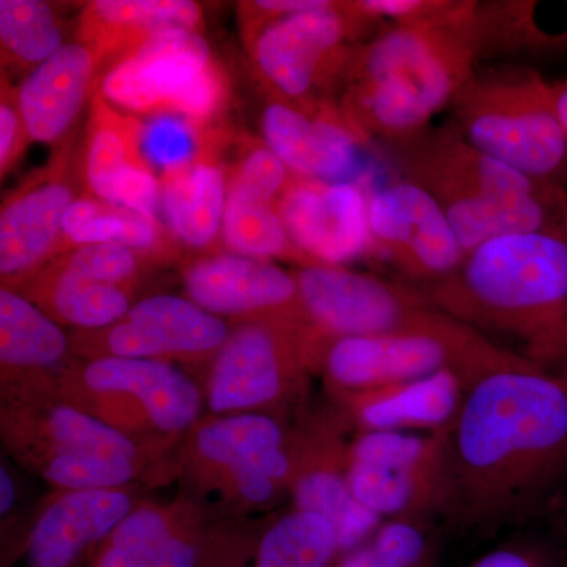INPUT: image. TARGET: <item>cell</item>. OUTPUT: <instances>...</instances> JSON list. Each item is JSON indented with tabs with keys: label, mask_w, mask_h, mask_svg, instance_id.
I'll use <instances>...</instances> for the list:
<instances>
[{
	"label": "cell",
	"mask_w": 567,
	"mask_h": 567,
	"mask_svg": "<svg viewBox=\"0 0 567 567\" xmlns=\"http://www.w3.org/2000/svg\"><path fill=\"white\" fill-rule=\"evenodd\" d=\"M0 43L3 66L20 70H35L65 47L58 17L40 0H0Z\"/></svg>",
	"instance_id": "obj_34"
},
{
	"label": "cell",
	"mask_w": 567,
	"mask_h": 567,
	"mask_svg": "<svg viewBox=\"0 0 567 567\" xmlns=\"http://www.w3.org/2000/svg\"><path fill=\"white\" fill-rule=\"evenodd\" d=\"M99 52L87 44H65L41 63L18 87V103L32 141L62 140L93 92Z\"/></svg>",
	"instance_id": "obj_27"
},
{
	"label": "cell",
	"mask_w": 567,
	"mask_h": 567,
	"mask_svg": "<svg viewBox=\"0 0 567 567\" xmlns=\"http://www.w3.org/2000/svg\"><path fill=\"white\" fill-rule=\"evenodd\" d=\"M453 125L492 158L567 188V136L554 84L528 69L475 70L454 96Z\"/></svg>",
	"instance_id": "obj_6"
},
{
	"label": "cell",
	"mask_w": 567,
	"mask_h": 567,
	"mask_svg": "<svg viewBox=\"0 0 567 567\" xmlns=\"http://www.w3.org/2000/svg\"><path fill=\"white\" fill-rule=\"evenodd\" d=\"M453 511L484 529L516 524L567 468V388L535 365L492 372L450 434Z\"/></svg>",
	"instance_id": "obj_1"
},
{
	"label": "cell",
	"mask_w": 567,
	"mask_h": 567,
	"mask_svg": "<svg viewBox=\"0 0 567 567\" xmlns=\"http://www.w3.org/2000/svg\"><path fill=\"white\" fill-rule=\"evenodd\" d=\"M315 354L306 324L295 320L237 322L207 369L204 401L210 416L284 417L303 402Z\"/></svg>",
	"instance_id": "obj_9"
},
{
	"label": "cell",
	"mask_w": 567,
	"mask_h": 567,
	"mask_svg": "<svg viewBox=\"0 0 567 567\" xmlns=\"http://www.w3.org/2000/svg\"><path fill=\"white\" fill-rule=\"evenodd\" d=\"M144 123L122 114L102 95L93 93L82 148V182L91 196L111 203L115 186L126 175L151 166L142 151Z\"/></svg>",
	"instance_id": "obj_31"
},
{
	"label": "cell",
	"mask_w": 567,
	"mask_h": 567,
	"mask_svg": "<svg viewBox=\"0 0 567 567\" xmlns=\"http://www.w3.org/2000/svg\"><path fill=\"white\" fill-rule=\"evenodd\" d=\"M73 360L71 334L17 290L0 289L2 401L55 393Z\"/></svg>",
	"instance_id": "obj_22"
},
{
	"label": "cell",
	"mask_w": 567,
	"mask_h": 567,
	"mask_svg": "<svg viewBox=\"0 0 567 567\" xmlns=\"http://www.w3.org/2000/svg\"><path fill=\"white\" fill-rule=\"evenodd\" d=\"M293 275L317 369L338 339L413 330L442 315L417 287L379 276L330 265H305Z\"/></svg>",
	"instance_id": "obj_13"
},
{
	"label": "cell",
	"mask_w": 567,
	"mask_h": 567,
	"mask_svg": "<svg viewBox=\"0 0 567 567\" xmlns=\"http://www.w3.org/2000/svg\"><path fill=\"white\" fill-rule=\"evenodd\" d=\"M227 186L248 189L278 204L293 174L265 142H254L227 167Z\"/></svg>",
	"instance_id": "obj_38"
},
{
	"label": "cell",
	"mask_w": 567,
	"mask_h": 567,
	"mask_svg": "<svg viewBox=\"0 0 567 567\" xmlns=\"http://www.w3.org/2000/svg\"><path fill=\"white\" fill-rule=\"evenodd\" d=\"M99 91L122 110L205 130L226 106L229 81L200 32L169 29L111 63Z\"/></svg>",
	"instance_id": "obj_10"
},
{
	"label": "cell",
	"mask_w": 567,
	"mask_h": 567,
	"mask_svg": "<svg viewBox=\"0 0 567 567\" xmlns=\"http://www.w3.org/2000/svg\"><path fill=\"white\" fill-rule=\"evenodd\" d=\"M342 557L333 525L319 514L292 507L260 536L254 567H339Z\"/></svg>",
	"instance_id": "obj_32"
},
{
	"label": "cell",
	"mask_w": 567,
	"mask_h": 567,
	"mask_svg": "<svg viewBox=\"0 0 567 567\" xmlns=\"http://www.w3.org/2000/svg\"><path fill=\"white\" fill-rule=\"evenodd\" d=\"M522 364L528 363L442 312L434 322L413 330L338 339L324 349L317 372L334 398L447 369L457 372L470 390L492 372Z\"/></svg>",
	"instance_id": "obj_8"
},
{
	"label": "cell",
	"mask_w": 567,
	"mask_h": 567,
	"mask_svg": "<svg viewBox=\"0 0 567 567\" xmlns=\"http://www.w3.org/2000/svg\"><path fill=\"white\" fill-rule=\"evenodd\" d=\"M476 3L453 20L393 24L357 48L341 114L361 140L404 144L427 132L475 73Z\"/></svg>",
	"instance_id": "obj_3"
},
{
	"label": "cell",
	"mask_w": 567,
	"mask_h": 567,
	"mask_svg": "<svg viewBox=\"0 0 567 567\" xmlns=\"http://www.w3.org/2000/svg\"><path fill=\"white\" fill-rule=\"evenodd\" d=\"M435 544L424 524L385 520L363 546L346 554L339 567H434Z\"/></svg>",
	"instance_id": "obj_35"
},
{
	"label": "cell",
	"mask_w": 567,
	"mask_h": 567,
	"mask_svg": "<svg viewBox=\"0 0 567 567\" xmlns=\"http://www.w3.org/2000/svg\"><path fill=\"white\" fill-rule=\"evenodd\" d=\"M218 147V136L205 133L199 155L159 174L162 210L169 233L178 244L197 251H212L223 238L227 169Z\"/></svg>",
	"instance_id": "obj_26"
},
{
	"label": "cell",
	"mask_w": 567,
	"mask_h": 567,
	"mask_svg": "<svg viewBox=\"0 0 567 567\" xmlns=\"http://www.w3.org/2000/svg\"><path fill=\"white\" fill-rule=\"evenodd\" d=\"M559 380H561V382L565 383V386L567 388V369H566L565 375H563V379H559Z\"/></svg>",
	"instance_id": "obj_44"
},
{
	"label": "cell",
	"mask_w": 567,
	"mask_h": 567,
	"mask_svg": "<svg viewBox=\"0 0 567 567\" xmlns=\"http://www.w3.org/2000/svg\"><path fill=\"white\" fill-rule=\"evenodd\" d=\"M233 328L177 295L142 298L118 322L91 331H73L74 358H136L185 368H207Z\"/></svg>",
	"instance_id": "obj_14"
},
{
	"label": "cell",
	"mask_w": 567,
	"mask_h": 567,
	"mask_svg": "<svg viewBox=\"0 0 567 567\" xmlns=\"http://www.w3.org/2000/svg\"><path fill=\"white\" fill-rule=\"evenodd\" d=\"M189 300L219 317L237 322L259 319L305 323L293 271L271 260L240 254H210L183 268Z\"/></svg>",
	"instance_id": "obj_19"
},
{
	"label": "cell",
	"mask_w": 567,
	"mask_h": 567,
	"mask_svg": "<svg viewBox=\"0 0 567 567\" xmlns=\"http://www.w3.org/2000/svg\"><path fill=\"white\" fill-rule=\"evenodd\" d=\"M207 548L203 513L189 499L137 503L89 567H203Z\"/></svg>",
	"instance_id": "obj_23"
},
{
	"label": "cell",
	"mask_w": 567,
	"mask_h": 567,
	"mask_svg": "<svg viewBox=\"0 0 567 567\" xmlns=\"http://www.w3.org/2000/svg\"><path fill=\"white\" fill-rule=\"evenodd\" d=\"M347 421L341 413L295 432V470L289 495L295 509L319 514L333 525L344 555L371 539L382 518L361 505L347 481Z\"/></svg>",
	"instance_id": "obj_18"
},
{
	"label": "cell",
	"mask_w": 567,
	"mask_h": 567,
	"mask_svg": "<svg viewBox=\"0 0 567 567\" xmlns=\"http://www.w3.org/2000/svg\"><path fill=\"white\" fill-rule=\"evenodd\" d=\"M183 118L162 115L144 123L142 151L153 169L164 174L192 162L203 148L205 133Z\"/></svg>",
	"instance_id": "obj_37"
},
{
	"label": "cell",
	"mask_w": 567,
	"mask_h": 567,
	"mask_svg": "<svg viewBox=\"0 0 567 567\" xmlns=\"http://www.w3.org/2000/svg\"><path fill=\"white\" fill-rule=\"evenodd\" d=\"M401 145L404 178L434 196L466 256L503 235L567 237V188L477 151L453 123Z\"/></svg>",
	"instance_id": "obj_4"
},
{
	"label": "cell",
	"mask_w": 567,
	"mask_h": 567,
	"mask_svg": "<svg viewBox=\"0 0 567 567\" xmlns=\"http://www.w3.org/2000/svg\"><path fill=\"white\" fill-rule=\"evenodd\" d=\"M295 432L270 415L208 416L194 425L183 447V475L215 494L235 470L289 450Z\"/></svg>",
	"instance_id": "obj_25"
},
{
	"label": "cell",
	"mask_w": 567,
	"mask_h": 567,
	"mask_svg": "<svg viewBox=\"0 0 567 567\" xmlns=\"http://www.w3.org/2000/svg\"><path fill=\"white\" fill-rule=\"evenodd\" d=\"M375 22L353 2H330L319 9L265 22L246 39L257 70L281 102L319 115L330 111L319 96L336 78H347L357 48L349 40Z\"/></svg>",
	"instance_id": "obj_12"
},
{
	"label": "cell",
	"mask_w": 567,
	"mask_h": 567,
	"mask_svg": "<svg viewBox=\"0 0 567 567\" xmlns=\"http://www.w3.org/2000/svg\"><path fill=\"white\" fill-rule=\"evenodd\" d=\"M74 274L89 276L112 286L134 290L141 284L151 257L122 245H85L54 257Z\"/></svg>",
	"instance_id": "obj_36"
},
{
	"label": "cell",
	"mask_w": 567,
	"mask_h": 567,
	"mask_svg": "<svg viewBox=\"0 0 567 567\" xmlns=\"http://www.w3.org/2000/svg\"><path fill=\"white\" fill-rule=\"evenodd\" d=\"M31 142V134L28 132L20 103H18V89L11 87L2 71V95H0V175L2 178H6V175L20 163Z\"/></svg>",
	"instance_id": "obj_39"
},
{
	"label": "cell",
	"mask_w": 567,
	"mask_h": 567,
	"mask_svg": "<svg viewBox=\"0 0 567 567\" xmlns=\"http://www.w3.org/2000/svg\"><path fill=\"white\" fill-rule=\"evenodd\" d=\"M17 503V484L6 464L0 466V513L2 517L9 516Z\"/></svg>",
	"instance_id": "obj_41"
},
{
	"label": "cell",
	"mask_w": 567,
	"mask_h": 567,
	"mask_svg": "<svg viewBox=\"0 0 567 567\" xmlns=\"http://www.w3.org/2000/svg\"><path fill=\"white\" fill-rule=\"evenodd\" d=\"M264 142L290 173L330 183L364 178L363 140L350 128L341 111L311 115L282 103L268 104L262 114Z\"/></svg>",
	"instance_id": "obj_21"
},
{
	"label": "cell",
	"mask_w": 567,
	"mask_h": 567,
	"mask_svg": "<svg viewBox=\"0 0 567 567\" xmlns=\"http://www.w3.org/2000/svg\"><path fill=\"white\" fill-rule=\"evenodd\" d=\"M466 567H551L539 548L524 543H507L487 551Z\"/></svg>",
	"instance_id": "obj_40"
},
{
	"label": "cell",
	"mask_w": 567,
	"mask_h": 567,
	"mask_svg": "<svg viewBox=\"0 0 567 567\" xmlns=\"http://www.w3.org/2000/svg\"><path fill=\"white\" fill-rule=\"evenodd\" d=\"M103 244L126 246L155 262L173 259L177 245L156 216L93 196L78 197L63 216L59 256L80 246Z\"/></svg>",
	"instance_id": "obj_30"
},
{
	"label": "cell",
	"mask_w": 567,
	"mask_h": 567,
	"mask_svg": "<svg viewBox=\"0 0 567 567\" xmlns=\"http://www.w3.org/2000/svg\"><path fill=\"white\" fill-rule=\"evenodd\" d=\"M369 226L377 257L423 287L457 271L466 254L431 193L401 178L369 194Z\"/></svg>",
	"instance_id": "obj_15"
},
{
	"label": "cell",
	"mask_w": 567,
	"mask_h": 567,
	"mask_svg": "<svg viewBox=\"0 0 567 567\" xmlns=\"http://www.w3.org/2000/svg\"><path fill=\"white\" fill-rule=\"evenodd\" d=\"M58 394L144 445L166 451L199 423L204 390L181 365L136 358H74Z\"/></svg>",
	"instance_id": "obj_7"
},
{
	"label": "cell",
	"mask_w": 567,
	"mask_h": 567,
	"mask_svg": "<svg viewBox=\"0 0 567 567\" xmlns=\"http://www.w3.org/2000/svg\"><path fill=\"white\" fill-rule=\"evenodd\" d=\"M51 319L74 331L100 330L118 322L134 301V290L74 274L52 259L17 287Z\"/></svg>",
	"instance_id": "obj_29"
},
{
	"label": "cell",
	"mask_w": 567,
	"mask_h": 567,
	"mask_svg": "<svg viewBox=\"0 0 567 567\" xmlns=\"http://www.w3.org/2000/svg\"><path fill=\"white\" fill-rule=\"evenodd\" d=\"M223 241L230 252L240 256L308 265L290 241L274 200L237 186H227Z\"/></svg>",
	"instance_id": "obj_33"
},
{
	"label": "cell",
	"mask_w": 567,
	"mask_h": 567,
	"mask_svg": "<svg viewBox=\"0 0 567 567\" xmlns=\"http://www.w3.org/2000/svg\"><path fill=\"white\" fill-rule=\"evenodd\" d=\"M468 393L457 372L442 371L423 379L334 395L338 412L347 424L363 432H415L435 434L451 431Z\"/></svg>",
	"instance_id": "obj_24"
},
{
	"label": "cell",
	"mask_w": 567,
	"mask_h": 567,
	"mask_svg": "<svg viewBox=\"0 0 567 567\" xmlns=\"http://www.w3.org/2000/svg\"><path fill=\"white\" fill-rule=\"evenodd\" d=\"M81 162L73 145L63 144L43 169L29 175L3 197L0 210L2 287L17 289L59 256L63 216L78 199Z\"/></svg>",
	"instance_id": "obj_16"
},
{
	"label": "cell",
	"mask_w": 567,
	"mask_h": 567,
	"mask_svg": "<svg viewBox=\"0 0 567 567\" xmlns=\"http://www.w3.org/2000/svg\"><path fill=\"white\" fill-rule=\"evenodd\" d=\"M136 505L130 488L55 492L29 532L25 567L91 565L104 539Z\"/></svg>",
	"instance_id": "obj_20"
},
{
	"label": "cell",
	"mask_w": 567,
	"mask_h": 567,
	"mask_svg": "<svg viewBox=\"0 0 567 567\" xmlns=\"http://www.w3.org/2000/svg\"><path fill=\"white\" fill-rule=\"evenodd\" d=\"M203 567H244L238 565L237 559L234 558L233 551H229L226 558H221L218 548L208 546L207 554H205Z\"/></svg>",
	"instance_id": "obj_43"
},
{
	"label": "cell",
	"mask_w": 567,
	"mask_h": 567,
	"mask_svg": "<svg viewBox=\"0 0 567 567\" xmlns=\"http://www.w3.org/2000/svg\"><path fill=\"white\" fill-rule=\"evenodd\" d=\"M204 18L188 0H95L82 10L78 41L114 63L169 29L200 32Z\"/></svg>",
	"instance_id": "obj_28"
},
{
	"label": "cell",
	"mask_w": 567,
	"mask_h": 567,
	"mask_svg": "<svg viewBox=\"0 0 567 567\" xmlns=\"http://www.w3.org/2000/svg\"><path fill=\"white\" fill-rule=\"evenodd\" d=\"M555 111H557L558 121L561 123L567 136V80L554 84Z\"/></svg>",
	"instance_id": "obj_42"
},
{
	"label": "cell",
	"mask_w": 567,
	"mask_h": 567,
	"mask_svg": "<svg viewBox=\"0 0 567 567\" xmlns=\"http://www.w3.org/2000/svg\"><path fill=\"white\" fill-rule=\"evenodd\" d=\"M435 309L546 372L567 360V237L511 234L420 289Z\"/></svg>",
	"instance_id": "obj_2"
},
{
	"label": "cell",
	"mask_w": 567,
	"mask_h": 567,
	"mask_svg": "<svg viewBox=\"0 0 567 567\" xmlns=\"http://www.w3.org/2000/svg\"><path fill=\"white\" fill-rule=\"evenodd\" d=\"M0 434L11 456L55 491L130 488L163 454L58 391L2 401Z\"/></svg>",
	"instance_id": "obj_5"
},
{
	"label": "cell",
	"mask_w": 567,
	"mask_h": 567,
	"mask_svg": "<svg viewBox=\"0 0 567 567\" xmlns=\"http://www.w3.org/2000/svg\"><path fill=\"white\" fill-rule=\"evenodd\" d=\"M276 212L290 241L308 265L342 267L377 256L363 185L330 183L295 175Z\"/></svg>",
	"instance_id": "obj_17"
},
{
	"label": "cell",
	"mask_w": 567,
	"mask_h": 567,
	"mask_svg": "<svg viewBox=\"0 0 567 567\" xmlns=\"http://www.w3.org/2000/svg\"><path fill=\"white\" fill-rule=\"evenodd\" d=\"M451 431L354 436L347 450V481L358 502L382 520L424 524L439 514H451Z\"/></svg>",
	"instance_id": "obj_11"
}]
</instances>
